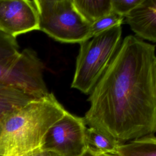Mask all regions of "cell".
<instances>
[{
  "label": "cell",
  "mask_w": 156,
  "mask_h": 156,
  "mask_svg": "<svg viewBox=\"0 0 156 156\" xmlns=\"http://www.w3.org/2000/svg\"><path fill=\"white\" fill-rule=\"evenodd\" d=\"M155 45L128 35L87 101L86 124L125 143L156 132Z\"/></svg>",
  "instance_id": "1"
},
{
  "label": "cell",
  "mask_w": 156,
  "mask_h": 156,
  "mask_svg": "<svg viewBox=\"0 0 156 156\" xmlns=\"http://www.w3.org/2000/svg\"><path fill=\"white\" fill-rule=\"evenodd\" d=\"M66 110L49 93L0 118V156H26L41 148L49 129Z\"/></svg>",
  "instance_id": "2"
},
{
  "label": "cell",
  "mask_w": 156,
  "mask_h": 156,
  "mask_svg": "<svg viewBox=\"0 0 156 156\" xmlns=\"http://www.w3.org/2000/svg\"><path fill=\"white\" fill-rule=\"evenodd\" d=\"M121 38L119 26L80 43L71 88L90 94L118 51Z\"/></svg>",
  "instance_id": "3"
},
{
  "label": "cell",
  "mask_w": 156,
  "mask_h": 156,
  "mask_svg": "<svg viewBox=\"0 0 156 156\" xmlns=\"http://www.w3.org/2000/svg\"><path fill=\"white\" fill-rule=\"evenodd\" d=\"M39 30L62 43H81L92 38L91 24L76 9L73 0H34Z\"/></svg>",
  "instance_id": "4"
},
{
  "label": "cell",
  "mask_w": 156,
  "mask_h": 156,
  "mask_svg": "<svg viewBox=\"0 0 156 156\" xmlns=\"http://www.w3.org/2000/svg\"><path fill=\"white\" fill-rule=\"evenodd\" d=\"M40 66L33 49L20 52L16 37L0 30V83L28 91L37 80Z\"/></svg>",
  "instance_id": "5"
},
{
  "label": "cell",
  "mask_w": 156,
  "mask_h": 156,
  "mask_svg": "<svg viewBox=\"0 0 156 156\" xmlns=\"http://www.w3.org/2000/svg\"><path fill=\"white\" fill-rule=\"evenodd\" d=\"M83 118L68 111L46 132L41 149L59 156H82L88 148Z\"/></svg>",
  "instance_id": "6"
},
{
  "label": "cell",
  "mask_w": 156,
  "mask_h": 156,
  "mask_svg": "<svg viewBox=\"0 0 156 156\" xmlns=\"http://www.w3.org/2000/svg\"><path fill=\"white\" fill-rule=\"evenodd\" d=\"M39 30L34 1L0 0V30L12 37Z\"/></svg>",
  "instance_id": "7"
},
{
  "label": "cell",
  "mask_w": 156,
  "mask_h": 156,
  "mask_svg": "<svg viewBox=\"0 0 156 156\" xmlns=\"http://www.w3.org/2000/svg\"><path fill=\"white\" fill-rule=\"evenodd\" d=\"M125 19L136 37L156 43V0H143Z\"/></svg>",
  "instance_id": "8"
},
{
  "label": "cell",
  "mask_w": 156,
  "mask_h": 156,
  "mask_svg": "<svg viewBox=\"0 0 156 156\" xmlns=\"http://www.w3.org/2000/svg\"><path fill=\"white\" fill-rule=\"evenodd\" d=\"M40 98H41L14 87L0 83V118Z\"/></svg>",
  "instance_id": "9"
},
{
  "label": "cell",
  "mask_w": 156,
  "mask_h": 156,
  "mask_svg": "<svg viewBox=\"0 0 156 156\" xmlns=\"http://www.w3.org/2000/svg\"><path fill=\"white\" fill-rule=\"evenodd\" d=\"M117 156H156V136H145L121 144Z\"/></svg>",
  "instance_id": "10"
},
{
  "label": "cell",
  "mask_w": 156,
  "mask_h": 156,
  "mask_svg": "<svg viewBox=\"0 0 156 156\" xmlns=\"http://www.w3.org/2000/svg\"><path fill=\"white\" fill-rule=\"evenodd\" d=\"M73 2L79 13L91 25L112 13V0H73Z\"/></svg>",
  "instance_id": "11"
},
{
  "label": "cell",
  "mask_w": 156,
  "mask_h": 156,
  "mask_svg": "<svg viewBox=\"0 0 156 156\" xmlns=\"http://www.w3.org/2000/svg\"><path fill=\"white\" fill-rule=\"evenodd\" d=\"M85 136L88 147L98 154L116 155L119 146L122 144L102 132L91 127L87 128Z\"/></svg>",
  "instance_id": "12"
},
{
  "label": "cell",
  "mask_w": 156,
  "mask_h": 156,
  "mask_svg": "<svg viewBox=\"0 0 156 156\" xmlns=\"http://www.w3.org/2000/svg\"><path fill=\"white\" fill-rule=\"evenodd\" d=\"M124 18L113 12L104 16L91 25V34L93 37L114 27L121 26Z\"/></svg>",
  "instance_id": "13"
},
{
  "label": "cell",
  "mask_w": 156,
  "mask_h": 156,
  "mask_svg": "<svg viewBox=\"0 0 156 156\" xmlns=\"http://www.w3.org/2000/svg\"><path fill=\"white\" fill-rule=\"evenodd\" d=\"M143 0H132V1H116L112 0V12L116 13L124 18L138 6Z\"/></svg>",
  "instance_id": "14"
},
{
  "label": "cell",
  "mask_w": 156,
  "mask_h": 156,
  "mask_svg": "<svg viewBox=\"0 0 156 156\" xmlns=\"http://www.w3.org/2000/svg\"><path fill=\"white\" fill-rule=\"evenodd\" d=\"M26 156H59L57 154L52 152H50V151H45V150H43L41 149H38L37 151H35L32 152H31L30 154H28Z\"/></svg>",
  "instance_id": "15"
},
{
  "label": "cell",
  "mask_w": 156,
  "mask_h": 156,
  "mask_svg": "<svg viewBox=\"0 0 156 156\" xmlns=\"http://www.w3.org/2000/svg\"><path fill=\"white\" fill-rule=\"evenodd\" d=\"M82 156H98L97 152H96L94 151L88 147L87 151L85 152L83 154Z\"/></svg>",
  "instance_id": "16"
},
{
  "label": "cell",
  "mask_w": 156,
  "mask_h": 156,
  "mask_svg": "<svg viewBox=\"0 0 156 156\" xmlns=\"http://www.w3.org/2000/svg\"><path fill=\"white\" fill-rule=\"evenodd\" d=\"M98 154V153H97ZM98 156H117L116 155L108 154H98Z\"/></svg>",
  "instance_id": "17"
},
{
  "label": "cell",
  "mask_w": 156,
  "mask_h": 156,
  "mask_svg": "<svg viewBox=\"0 0 156 156\" xmlns=\"http://www.w3.org/2000/svg\"><path fill=\"white\" fill-rule=\"evenodd\" d=\"M155 86H156V65H155Z\"/></svg>",
  "instance_id": "18"
}]
</instances>
